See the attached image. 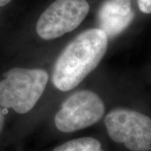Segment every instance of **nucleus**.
Masks as SVG:
<instances>
[{"mask_svg":"<svg viewBox=\"0 0 151 151\" xmlns=\"http://www.w3.org/2000/svg\"><path fill=\"white\" fill-rule=\"evenodd\" d=\"M53 151H104L99 141L91 137H84L67 141Z\"/></svg>","mask_w":151,"mask_h":151,"instance_id":"nucleus-7","label":"nucleus"},{"mask_svg":"<svg viewBox=\"0 0 151 151\" xmlns=\"http://www.w3.org/2000/svg\"><path fill=\"white\" fill-rule=\"evenodd\" d=\"M105 113V104L97 93L83 90L68 97L55 116L57 129L72 133L97 123Z\"/></svg>","mask_w":151,"mask_h":151,"instance_id":"nucleus-4","label":"nucleus"},{"mask_svg":"<svg viewBox=\"0 0 151 151\" xmlns=\"http://www.w3.org/2000/svg\"><path fill=\"white\" fill-rule=\"evenodd\" d=\"M12 0H0V7H3V6L8 4L9 3H10Z\"/></svg>","mask_w":151,"mask_h":151,"instance_id":"nucleus-10","label":"nucleus"},{"mask_svg":"<svg viewBox=\"0 0 151 151\" xmlns=\"http://www.w3.org/2000/svg\"><path fill=\"white\" fill-rule=\"evenodd\" d=\"M0 81V105L16 113L29 112L42 96L48 82V73L43 69L12 68Z\"/></svg>","mask_w":151,"mask_h":151,"instance_id":"nucleus-2","label":"nucleus"},{"mask_svg":"<svg viewBox=\"0 0 151 151\" xmlns=\"http://www.w3.org/2000/svg\"><path fill=\"white\" fill-rule=\"evenodd\" d=\"M108 38L98 28L79 34L57 58L52 72L54 86L62 92L74 89L97 68L108 50Z\"/></svg>","mask_w":151,"mask_h":151,"instance_id":"nucleus-1","label":"nucleus"},{"mask_svg":"<svg viewBox=\"0 0 151 151\" xmlns=\"http://www.w3.org/2000/svg\"><path fill=\"white\" fill-rule=\"evenodd\" d=\"M134 16L131 0H106L98 11V29L113 39L129 26Z\"/></svg>","mask_w":151,"mask_h":151,"instance_id":"nucleus-6","label":"nucleus"},{"mask_svg":"<svg viewBox=\"0 0 151 151\" xmlns=\"http://www.w3.org/2000/svg\"><path fill=\"white\" fill-rule=\"evenodd\" d=\"M139 9L145 14H151V0H137Z\"/></svg>","mask_w":151,"mask_h":151,"instance_id":"nucleus-8","label":"nucleus"},{"mask_svg":"<svg viewBox=\"0 0 151 151\" xmlns=\"http://www.w3.org/2000/svg\"><path fill=\"white\" fill-rule=\"evenodd\" d=\"M90 9L86 0H56L44 11L36 24L43 40H53L78 27Z\"/></svg>","mask_w":151,"mask_h":151,"instance_id":"nucleus-5","label":"nucleus"},{"mask_svg":"<svg viewBox=\"0 0 151 151\" xmlns=\"http://www.w3.org/2000/svg\"><path fill=\"white\" fill-rule=\"evenodd\" d=\"M109 138L129 151H151V116L129 107H116L106 115Z\"/></svg>","mask_w":151,"mask_h":151,"instance_id":"nucleus-3","label":"nucleus"},{"mask_svg":"<svg viewBox=\"0 0 151 151\" xmlns=\"http://www.w3.org/2000/svg\"><path fill=\"white\" fill-rule=\"evenodd\" d=\"M5 119H4V109L0 105V133L2 132L4 125Z\"/></svg>","mask_w":151,"mask_h":151,"instance_id":"nucleus-9","label":"nucleus"}]
</instances>
